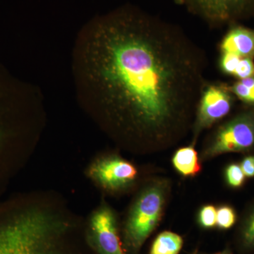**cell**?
<instances>
[{"label":"cell","instance_id":"obj_12","mask_svg":"<svg viewBox=\"0 0 254 254\" xmlns=\"http://www.w3.org/2000/svg\"><path fill=\"white\" fill-rule=\"evenodd\" d=\"M183 245L182 237L174 232H162L153 242L150 254H178Z\"/></svg>","mask_w":254,"mask_h":254},{"label":"cell","instance_id":"obj_13","mask_svg":"<svg viewBox=\"0 0 254 254\" xmlns=\"http://www.w3.org/2000/svg\"><path fill=\"white\" fill-rule=\"evenodd\" d=\"M240 240L241 245L245 250H254V207L242 224Z\"/></svg>","mask_w":254,"mask_h":254},{"label":"cell","instance_id":"obj_20","mask_svg":"<svg viewBox=\"0 0 254 254\" xmlns=\"http://www.w3.org/2000/svg\"><path fill=\"white\" fill-rule=\"evenodd\" d=\"M242 171L245 174V177H254V156L250 155L243 159L240 164Z\"/></svg>","mask_w":254,"mask_h":254},{"label":"cell","instance_id":"obj_10","mask_svg":"<svg viewBox=\"0 0 254 254\" xmlns=\"http://www.w3.org/2000/svg\"><path fill=\"white\" fill-rule=\"evenodd\" d=\"M222 53H233L240 58H252L254 56V31L247 28H232L220 45Z\"/></svg>","mask_w":254,"mask_h":254},{"label":"cell","instance_id":"obj_19","mask_svg":"<svg viewBox=\"0 0 254 254\" xmlns=\"http://www.w3.org/2000/svg\"><path fill=\"white\" fill-rule=\"evenodd\" d=\"M230 90L242 101L247 103H251V104H254V95L253 93H252L248 87L246 86L240 81L235 83L230 88Z\"/></svg>","mask_w":254,"mask_h":254},{"label":"cell","instance_id":"obj_2","mask_svg":"<svg viewBox=\"0 0 254 254\" xmlns=\"http://www.w3.org/2000/svg\"><path fill=\"white\" fill-rule=\"evenodd\" d=\"M85 220L56 192L0 203V254H84Z\"/></svg>","mask_w":254,"mask_h":254},{"label":"cell","instance_id":"obj_5","mask_svg":"<svg viewBox=\"0 0 254 254\" xmlns=\"http://www.w3.org/2000/svg\"><path fill=\"white\" fill-rule=\"evenodd\" d=\"M84 235L93 254H127L118 215L106 200H102L85 220Z\"/></svg>","mask_w":254,"mask_h":254},{"label":"cell","instance_id":"obj_7","mask_svg":"<svg viewBox=\"0 0 254 254\" xmlns=\"http://www.w3.org/2000/svg\"><path fill=\"white\" fill-rule=\"evenodd\" d=\"M212 27L231 23L250 12L254 0H175Z\"/></svg>","mask_w":254,"mask_h":254},{"label":"cell","instance_id":"obj_17","mask_svg":"<svg viewBox=\"0 0 254 254\" xmlns=\"http://www.w3.org/2000/svg\"><path fill=\"white\" fill-rule=\"evenodd\" d=\"M240 58L233 53H223L220 60V68L222 72L226 74L233 75L240 63Z\"/></svg>","mask_w":254,"mask_h":254},{"label":"cell","instance_id":"obj_22","mask_svg":"<svg viewBox=\"0 0 254 254\" xmlns=\"http://www.w3.org/2000/svg\"><path fill=\"white\" fill-rule=\"evenodd\" d=\"M213 254H232L231 252H229V251H224V252H219V253Z\"/></svg>","mask_w":254,"mask_h":254},{"label":"cell","instance_id":"obj_1","mask_svg":"<svg viewBox=\"0 0 254 254\" xmlns=\"http://www.w3.org/2000/svg\"><path fill=\"white\" fill-rule=\"evenodd\" d=\"M75 69L83 104L132 148L178 136L204 84L203 53L175 25L126 5L83 28Z\"/></svg>","mask_w":254,"mask_h":254},{"label":"cell","instance_id":"obj_18","mask_svg":"<svg viewBox=\"0 0 254 254\" xmlns=\"http://www.w3.org/2000/svg\"><path fill=\"white\" fill-rule=\"evenodd\" d=\"M234 76L240 80L254 76V64L252 58H242Z\"/></svg>","mask_w":254,"mask_h":254},{"label":"cell","instance_id":"obj_15","mask_svg":"<svg viewBox=\"0 0 254 254\" xmlns=\"http://www.w3.org/2000/svg\"><path fill=\"white\" fill-rule=\"evenodd\" d=\"M225 178L229 186L240 188L245 183L246 177L240 164L232 163L225 170Z\"/></svg>","mask_w":254,"mask_h":254},{"label":"cell","instance_id":"obj_11","mask_svg":"<svg viewBox=\"0 0 254 254\" xmlns=\"http://www.w3.org/2000/svg\"><path fill=\"white\" fill-rule=\"evenodd\" d=\"M174 167L185 177H193L200 173L201 165L194 147L187 146L177 150L173 158Z\"/></svg>","mask_w":254,"mask_h":254},{"label":"cell","instance_id":"obj_6","mask_svg":"<svg viewBox=\"0 0 254 254\" xmlns=\"http://www.w3.org/2000/svg\"><path fill=\"white\" fill-rule=\"evenodd\" d=\"M254 147V111L247 112L222 125L204 151L205 158L248 151Z\"/></svg>","mask_w":254,"mask_h":254},{"label":"cell","instance_id":"obj_8","mask_svg":"<svg viewBox=\"0 0 254 254\" xmlns=\"http://www.w3.org/2000/svg\"><path fill=\"white\" fill-rule=\"evenodd\" d=\"M231 92L221 83L205 85L197 106L195 136L228 115L233 103Z\"/></svg>","mask_w":254,"mask_h":254},{"label":"cell","instance_id":"obj_3","mask_svg":"<svg viewBox=\"0 0 254 254\" xmlns=\"http://www.w3.org/2000/svg\"><path fill=\"white\" fill-rule=\"evenodd\" d=\"M168 185L156 181L143 187L127 214L122 231L127 254H139L142 246L154 231L163 215Z\"/></svg>","mask_w":254,"mask_h":254},{"label":"cell","instance_id":"obj_9","mask_svg":"<svg viewBox=\"0 0 254 254\" xmlns=\"http://www.w3.org/2000/svg\"><path fill=\"white\" fill-rule=\"evenodd\" d=\"M12 137V131L0 115V185L22 168L32 154L29 150L11 145Z\"/></svg>","mask_w":254,"mask_h":254},{"label":"cell","instance_id":"obj_23","mask_svg":"<svg viewBox=\"0 0 254 254\" xmlns=\"http://www.w3.org/2000/svg\"><path fill=\"white\" fill-rule=\"evenodd\" d=\"M198 254V252H197V251H196V250H195V252H193V254Z\"/></svg>","mask_w":254,"mask_h":254},{"label":"cell","instance_id":"obj_4","mask_svg":"<svg viewBox=\"0 0 254 254\" xmlns=\"http://www.w3.org/2000/svg\"><path fill=\"white\" fill-rule=\"evenodd\" d=\"M85 174L95 187L110 194L129 190L138 176L133 163L115 153L98 155L88 165Z\"/></svg>","mask_w":254,"mask_h":254},{"label":"cell","instance_id":"obj_21","mask_svg":"<svg viewBox=\"0 0 254 254\" xmlns=\"http://www.w3.org/2000/svg\"><path fill=\"white\" fill-rule=\"evenodd\" d=\"M240 81L242 82L243 84H245L246 86L248 87L254 95V76L241 79Z\"/></svg>","mask_w":254,"mask_h":254},{"label":"cell","instance_id":"obj_14","mask_svg":"<svg viewBox=\"0 0 254 254\" xmlns=\"http://www.w3.org/2000/svg\"><path fill=\"white\" fill-rule=\"evenodd\" d=\"M237 222V213L230 205L219 207L216 211V226L221 230H228Z\"/></svg>","mask_w":254,"mask_h":254},{"label":"cell","instance_id":"obj_16","mask_svg":"<svg viewBox=\"0 0 254 254\" xmlns=\"http://www.w3.org/2000/svg\"><path fill=\"white\" fill-rule=\"evenodd\" d=\"M217 209L212 205H207L200 209L198 222L203 228L210 229L216 225Z\"/></svg>","mask_w":254,"mask_h":254}]
</instances>
